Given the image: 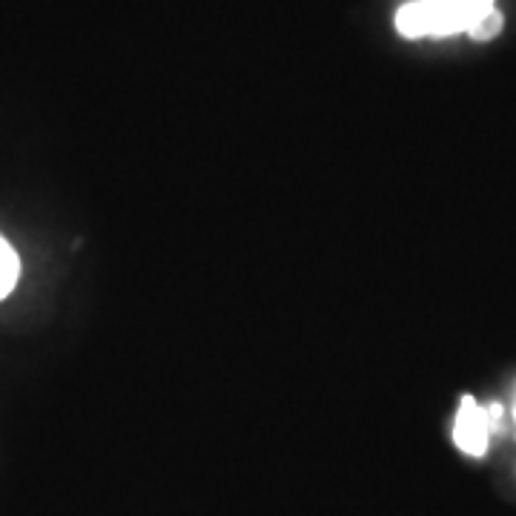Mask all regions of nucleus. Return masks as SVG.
I'll return each mask as SVG.
<instances>
[{"label": "nucleus", "mask_w": 516, "mask_h": 516, "mask_svg": "<svg viewBox=\"0 0 516 516\" xmlns=\"http://www.w3.org/2000/svg\"><path fill=\"white\" fill-rule=\"evenodd\" d=\"M499 32H502V12H499V9L488 12L482 21H476L471 29H468V35H471L473 41H491Z\"/></svg>", "instance_id": "4"}, {"label": "nucleus", "mask_w": 516, "mask_h": 516, "mask_svg": "<svg viewBox=\"0 0 516 516\" xmlns=\"http://www.w3.org/2000/svg\"><path fill=\"white\" fill-rule=\"evenodd\" d=\"M18 276H21V261H18V253L12 250V244L6 238L0 236V299H6L15 284H18Z\"/></svg>", "instance_id": "3"}, {"label": "nucleus", "mask_w": 516, "mask_h": 516, "mask_svg": "<svg viewBox=\"0 0 516 516\" xmlns=\"http://www.w3.org/2000/svg\"><path fill=\"white\" fill-rule=\"evenodd\" d=\"M428 15V35H456L468 32L473 23L494 12V0H422Z\"/></svg>", "instance_id": "1"}, {"label": "nucleus", "mask_w": 516, "mask_h": 516, "mask_svg": "<svg viewBox=\"0 0 516 516\" xmlns=\"http://www.w3.org/2000/svg\"><path fill=\"white\" fill-rule=\"evenodd\" d=\"M514 416H516V408H514Z\"/></svg>", "instance_id": "5"}, {"label": "nucleus", "mask_w": 516, "mask_h": 516, "mask_svg": "<svg viewBox=\"0 0 516 516\" xmlns=\"http://www.w3.org/2000/svg\"><path fill=\"white\" fill-rule=\"evenodd\" d=\"M488 436H491V416L488 408L476 405L473 396H465L459 413H456V425H453V442L459 451L468 456H482L488 448Z\"/></svg>", "instance_id": "2"}]
</instances>
